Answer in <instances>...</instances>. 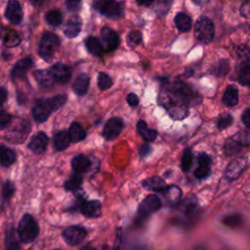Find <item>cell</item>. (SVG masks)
Returning a JSON list of instances; mask_svg holds the SVG:
<instances>
[{"mask_svg":"<svg viewBox=\"0 0 250 250\" xmlns=\"http://www.w3.org/2000/svg\"><path fill=\"white\" fill-rule=\"evenodd\" d=\"M232 120H233V118L229 113H224L219 117L218 122H217V127L220 130L226 129L232 123Z\"/></svg>","mask_w":250,"mask_h":250,"instance_id":"obj_42","label":"cell"},{"mask_svg":"<svg viewBox=\"0 0 250 250\" xmlns=\"http://www.w3.org/2000/svg\"><path fill=\"white\" fill-rule=\"evenodd\" d=\"M151 152V146L149 145H143L140 149V155L142 157L147 156Z\"/></svg>","mask_w":250,"mask_h":250,"instance_id":"obj_51","label":"cell"},{"mask_svg":"<svg viewBox=\"0 0 250 250\" xmlns=\"http://www.w3.org/2000/svg\"><path fill=\"white\" fill-rule=\"evenodd\" d=\"M87 235V231L80 226H70L63 229L62 237L69 245H77L81 243Z\"/></svg>","mask_w":250,"mask_h":250,"instance_id":"obj_7","label":"cell"},{"mask_svg":"<svg viewBox=\"0 0 250 250\" xmlns=\"http://www.w3.org/2000/svg\"><path fill=\"white\" fill-rule=\"evenodd\" d=\"M60 46L59 37L52 32H45L40 38L38 53L46 61L51 60Z\"/></svg>","mask_w":250,"mask_h":250,"instance_id":"obj_3","label":"cell"},{"mask_svg":"<svg viewBox=\"0 0 250 250\" xmlns=\"http://www.w3.org/2000/svg\"><path fill=\"white\" fill-rule=\"evenodd\" d=\"M175 24L180 31L187 32L191 27V19L185 13H178L175 17Z\"/></svg>","mask_w":250,"mask_h":250,"instance_id":"obj_28","label":"cell"},{"mask_svg":"<svg viewBox=\"0 0 250 250\" xmlns=\"http://www.w3.org/2000/svg\"><path fill=\"white\" fill-rule=\"evenodd\" d=\"M48 145V137L44 132L35 134L28 144V148L36 154H41L45 151Z\"/></svg>","mask_w":250,"mask_h":250,"instance_id":"obj_15","label":"cell"},{"mask_svg":"<svg viewBox=\"0 0 250 250\" xmlns=\"http://www.w3.org/2000/svg\"><path fill=\"white\" fill-rule=\"evenodd\" d=\"M240 15L243 18L250 19V0H247L245 3L242 4L240 7Z\"/></svg>","mask_w":250,"mask_h":250,"instance_id":"obj_48","label":"cell"},{"mask_svg":"<svg viewBox=\"0 0 250 250\" xmlns=\"http://www.w3.org/2000/svg\"><path fill=\"white\" fill-rule=\"evenodd\" d=\"M55 250H60V249H55Z\"/></svg>","mask_w":250,"mask_h":250,"instance_id":"obj_59","label":"cell"},{"mask_svg":"<svg viewBox=\"0 0 250 250\" xmlns=\"http://www.w3.org/2000/svg\"><path fill=\"white\" fill-rule=\"evenodd\" d=\"M53 107L48 100H38L32 107V115L36 122L43 123L48 119L51 112L53 111Z\"/></svg>","mask_w":250,"mask_h":250,"instance_id":"obj_8","label":"cell"},{"mask_svg":"<svg viewBox=\"0 0 250 250\" xmlns=\"http://www.w3.org/2000/svg\"><path fill=\"white\" fill-rule=\"evenodd\" d=\"M211 172V158L208 154L202 152L197 157V167L194 171V176L199 179H205Z\"/></svg>","mask_w":250,"mask_h":250,"instance_id":"obj_13","label":"cell"},{"mask_svg":"<svg viewBox=\"0 0 250 250\" xmlns=\"http://www.w3.org/2000/svg\"><path fill=\"white\" fill-rule=\"evenodd\" d=\"M6 18L12 23H19L22 20V9L18 0H9L5 10Z\"/></svg>","mask_w":250,"mask_h":250,"instance_id":"obj_14","label":"cell"},{"mask_svg":"<svg viewBox=\"0 0 250 250\" xmlns=\"http://www.w3.org/2000/svg\"><path fill=\"white\" fill-rule=\"evenodd\" d=\"M14 191H15L14 185L10 181L5 182L4 185H3V188H2V197H3V199L8 200L12 196Z\"/></svg>","mask_w":250,"mask_h":250,"instance_id":"obj_45","label":"cell"},{"mask_svg":"<svg viewBox=\"0 0 250 250\" xmlns=\"http://www.w3.org/2000/svg\"><path fill=\"white\" fill-rule=\"evenodd\" d=\"M51 72L54 76V78L61 82V83H66L68 82V80L70 79V76H71V72H70V69L68 68V66H66L65 64L63 63H61V62H58V63H55L52 67H51Z\"/></svg>","mask_w":250,"mask_h":250,"instance_id":"obj_18","label":"cell"},{"mask_svg":"<svg viewBox=\"0 0 250 250\" xmlns=\"http://www.w3.org/2000/svg\"><path fill=\"white\" fill-rule=\"evenodd\" d=\"M49 102H50L53 109L57 110V109H59L60 107H62L65 104L66 96L65 95H57L55 97L50 98Z\"/></svg>","mask_w":250,"mask_h":250,"instance_id":"obj_43","label":"cell"},{"mask_svg":"<svg viewBox=\"0 0 250 250\" xmlns=\"http://www.w3.org/2000/svg\"><path fill=\"white\" fill-rule=\"evenodd\" d=\"M80 211L87 218H97L102 214V204L99 200L85 201L80 205Z\"/></svg>","mask_w":250,"mask_h":250,"instance_id":"obj_16","label":"cell"},{"mask_svg":"<svg viewBox=\"0 0 250 250\" xmlns=\"http://www.w3.org/2000/svg\"><path fill=\"white\" fill-rule=\"evenodd\" d=\"M162 206L160 198L156 194H149L144 198L139 207V214L142 217L149 216L150 214L156 212Z\"/></svg>","mask_w":250,"mask_h":250,"instance_id":"obj_9","label":"cell"},{"mask_svg":"<svg viewBox=\"0 0 250 250\" xmlns=\"http://www.w3.org/2000/svg\"><path fill=\"white\" fill-rule=\"evenodd\" d=\"M159 102L174 119H183L188 114V103L176 89L173 92L162 91L159 95Z\"/></svg>","mask_w":250,"mask_h":250,"instance_id":"obj_1","label":"cell"},{"mask_svg":"<svg viewBox=\"0 0 250 250\" xmlns=\"http://www.w3.org/2000/svg\"><path fill=\"white\" fill-rule=\"evenodd\" d=\"M192 152L190 148H186L181 158V168L184 172H188L192 165Z\"/></svg>","mask_w":250,"mask_h":250,"instance_id":"obj_38","label":"cell"},{"mask_svg":"<svg viewBox=\"0 0 250 250\" xmlns=\"http://www.w3.org/2000/svg\"><path fill=\"white\" fill-rule=\"evenodd\" d=\"M127 103L131 105V106H137L139 104V98L136 94L134 93H130L128 96H127Z\"/></svg>","mask_w":250,"mask_h":250,"instance_id":"obj_50","label":"cell"},{"mask_svg":"<svg viewBox=\"0 0 250 250\" xmlns=\"http://www.w3.org/2000/svg\"><path fill=\"white\" fill-rule=\"evenodd\" d=\"M45 18H46V21L52 26H58L59 24H61L62 20V16L59 10L49 11L46 14Z\"/></svg>","mask_w":250,"mask_h":250,"instance_id":"obj_37","label":"cell"},{"mask_svg":"<svg viewBox=\"0 0 250 250\" xmlns=\"http://www.w3.org/2000/svg\"><path fill=\"white\" fill-rule=\"evenodd\" d=\"M123 127H124V123L122 119L118 117L110 118L106 121V123L104 126L103 136L104 137L105 140H113L120 134Z\"/></svg>","mask_w":250,"mask_h":250,"instance_id":"obj_10","label":"cell"},{"mask_svg":"<svg viewBox=\"0 0 250 250\" xmlns=\"http://www.w3.org/2000/svg\"><path fill=\"white\" fill-rule=\"evenodd\" d=\"M136 1L139 5H142V6H148L152 3V0H136Z\"/></svg>","mask_w":250,"mask_h":250,"instance_id":"obj_52","label":"cell"},{"mask_svg":"<svg viewBox=\"0 0 250 250\" xmlns=\"http://www.w3.org/2000/svg\"><path fill=\"white\" fill-rule=\"evenodd\" d=\"M65 5L68 11L77 12L81 8V0H65Z\"/></svg>","mask_w":250,"mask_h":250,"instance_id":"obj_46","label":"cell"},{"mask_svg":"<svg viewBox=\"0 0 250 250\" xmlns=\"http://www.w3.org/2000/svg\"><path fill=\"white\" fill-rule=\"evenodd\" d=\"M238 81L243 86H250V62H242L238 69Z\"/></svg>","mask_w":250,"mask_h":250,"instance_id":"obj_33","label":"cell"},{"mask_svg":"<svg viewBox=\"0 0 250 250\" xmlns=\"http://www.w3.org/2000/svg\"><path fill=\"white\" fill-rule=\"evenodd\" d=\"M215 34V27L213 21L207 17H200L194 27L195 38L204 44H208L212 41Z\"/></svg>","mask_w":250,"mask_h":250,"instance_id":"obj_4","label":"cell"},{"mask_svg":"<svg viewBox=\"0 0 250 250\" xmlns=\"http://www.w3.org/2000/svg\"><path fill=\"white\" fill-rule=\"evenodd\" d=\"M33 64V60L30 57L24 58L20 60L14 66L12 70V77L13 79L21 78L25 75L26 71L30 68V66Z\"/></svg>","mask_w":250,"mask_h":250,"instance_id":"obj_19","label":"cell"},{"mask_svg":"<svg viewBox=\"0 0 250 250\" xmlns=\"http://www.w3.org/2000/svg\"><path fill=\"white\" fill-rule=\"evenodd\" d=\"M196 3H198V4H204V3H206L208 0H194Z\"/></svg>","mask_w":250,"mask_h":250,"instance_id":"obj_57","label":"cell"},{"mask_svg":"<svg viewBox=\"0 0 250 250\" xmlns=\"http://www.w3.org/2000/svg\"><path fill=\"white\" fill-rule=\"evenodd\" d=\"M90 165H91V162L89 158L84 154L75 155L71 160V168L77 174L86 172L89 169Z\"/></svg>","mask_w":250,"mask_h":250,"instance_id":"obj_23","label":"cell"},{"mask_svg":"<svg viewBox=\"0 0 250 250\" xmlns=\"http://www.w3.org/2000/svg\"><path fill=\"white\" fill-rule=\"evenodd\" d=\"M248 165V158L247 156H239L232 160L226 169L225 177L229 181L236 180L245 170Z\"/></svg>","mask_w":250,"mask_h":250,"instance_id":"obj_6","label":"cell"},{"mask_svg":"<svg viewBox=\"0 0 250 250\" xmlns=\"http://www.w3.org/2000/svg\"><path fill=\"white\" fill-rule=\"evenodd\" d=\"M93 7L97 12L110 19H118L123 13L122 6L115 0H94Z\"/></svg>","mask_w":250,"mask_h":250,"instance_id":"obj_5","label":"cell"},{"mask_svg":"<svg viewBox=\"0 0 250 250\" xmlns=\"http://www.w3.org/2000/svg\"><path fill=\"white\" fill-rule=\"evenodd\" d=\"M3 42L7 47H15L20 43V37L13 30H8L3 35Z\"/></svg>","mask_w":250,"mask_h":250,"instance_id":"obj_39","label":"cell"},{"mask_svg":"<svg viewBox=\"0 0 250 250\" xmlns=\"http://www.w3.org/2000/svg\"><path fill=\"white\" fill-rule=\"evenodd\" d=\"M112 85V79L111 77L106 74L105 72H100L98 75V86L100 90L104 91L108 89Z\"/></svg>","mask_w":250,"mask_h":250,"instance_id":"obj_40","label":"cell"},{"mask_svg":"<svg viewBox=\"0 0 250 250\" xmlns=\"http://www.w3.org/2000/svg\"><path fill=\"white\" fill-rule=\"evenodd\" d=\"M248 28H249V30H250V23L248 24Z\"/></svg>","mask_w":250,"mask_h":250,"instance_id":"obj_58","label":"cell"},{"mask_svg":"<svg viewBox=\"0 0 250 250\" xmlns=\"http://www.w3.org/2000/svg\"><path fill=\"white\" fill-rule=\"evenodd\" d=\"M179 211L184 213L186 217H194V215L197 212V202L196 199L193 197H189L185 199L184 202L178 205Z\"/></svg>","mask_w":250,"mask_h":250,"instance_id":"obj_24","label":"cell"},{"mask_svg":"<svg viewBox=\"0 0 250 250\" xmlns=\"http://www.w3.org/2000/svg\"><path fill=\"white\" fill-rule=\"evenodd\" d=\"M222 223L227 226V227H229V228H235V227H238L241 225L242 223V217L240 214H229V215H227L225 216L223 219H222Z\"/></svg>","mask_w":250,"mask_h":250,"instance_id":"obj_36","label":"cell"},{"mask_svg":"<svg viewBox=\"0 0 250 250\" xmlns=\"http://www.w3.org/2000/svg\"><path fill=\"white\" fill-rule=\"evenodd\" d=\"M237 55L242 62H250V48L247 45H240L237 50Z\"/></svg>","mask_w":250,"mask_h":250,"instance_id":"obj_44","label":"cell"},{"mask_svg":"<svg viewBox=\"0 0 250 250\" xmlns=\"http://www.w3.org/2000/svg\"><path fill=\"white\" fill-rule=\"evenodd\" d=\"M163 194L169 203H177L182 195V190L177 186H170L165 188Z\"/></svg>","mask_w":250,"mask_h":250,"instance_id":"obj_32","label":"cell"},{"mask_svg":"<svg viewBox=\"0 0 250 250\" xmlns=\"http://www.w3.org/2000/svg\"><path fill=\"white\" fill-rule=\"evenodd\" d=\"M11 121V116L4 110H1L0 113V127L1 129H5L6 126H8V124Z\"/></svg>","mask_w":250,"mask_h":250,"instance_id":"obj_47","label":"cell"},{"mask_svg":"<svg viewBox=\"0 0 250 250\" xmlns=\"http://www.w3.org/2000/svg\"><path fill=\"white\" fill-rule=\"evenodd\" d=\"M70 142H71V139L68 131H65V130L59 131L54 136V146L57 150L65 149L70 144Z\"/></svg>","mask_w":250,"mask_h":250,"instance_id":"obj_26","label":"cell"},{"mask_svg":"<svg viewBox=\"0 0 250 250\" xmlns=\"http://www.w3.org/2000/svg\"><path fill=\"white\" fill-rule=\"evenodd\" d=\"M103 47L107 51L114 50L119 44V36L111 28L104 26L101 31Z\"/></svg>","mask_w":250,"mask_h":250,"instance_id":"obj_12","label":"cell"},{"mask_svg":"<svg viewBox=\"0 0 250 250\" xmlns=\"http://www.w3.org/2000/svg\"><path fill=\"white\" fill-rule=\"evenodd\" d=\"M1 98H2V104H4L7 99V91L4 87H1Z\"/></svg>","mask_w":250,"mask_h":250,"instance_id":"obj_53","label":"cell"},{"mask_svg":"<svg viewBox=\"0 0 250 250\" xmlns=\"http://www.w3.org/2000/svg\"><path fill=\"white\" fill-rule=\"evenodd\" d=\"M33 76L37 81L38 85L43 88H50L54 84V76L51 70L47 69H37L33 72Z\"/></svg>","mask_w":250,"mask_h":250,"instance_id":"obj_20","label":"cell"},{"mask_svg":"<svg viewBox=\"0 0 250 250\" xmlns=\"http://www.w3.org/2000/svg\"><path fill=\"white\" fill-rule=\"evenodd\" d=\"M137 129L139 134L143 137V139L146 142H151L156 139L157 132L154 129H150L147 127L146 123L144 120H140L137 124Z\"/></svg>","mask_w":250,"mask_h":250,"instance_id":"obj_27","label":"cell"},{"mask_svg":"<svg viewBox=\"0 0 250 250\" xmlns=\"http://www.w3.org/2000/svg\"><path fill=\"white\" fill-rule=\"evenodd\" d=\"M241 120H242V123L245 127L247 128H250V106L247 107L243 113H242V116H241Z\"/></svg>","mask_w":250,"mask_h":250,"instance_id":"obj_49","label":"cell"},{"mask_svg":"<svg viewBox=\"0 0 250 250\" xmlns=\"http://www.w3.org/2000/svg\"><path fill=\"white\" fill-rule=\"evenodd\" d=\"M80 250H96V249L94 247H92V246H84Z\"/></svg>","mask_w":250,"mask_h":250,"instance_id":"obj_54","label":"cell"},{"mask_svg":"<svg viewBox=\"0 0 250 250\" xmlns=\"http://www.w3.org/2000/svg\"><path fill=\"white\" fill-rule=\"evenodd\" d=\"M246 146V138L245 136H235L229 138L226 141L224 146L225 153L229 156H232L237 154L244 146Z\"/></svg>","mask_w":250,"mask_h":250,"instance_id":"obj_11","label":"cell"},{"mask_svg":"<svg viewBox=\"0 0 250 250\" xmlns=\"http://www.w3.org/2000/svg\"><path fill=\"white\" fill-rule=\"evenodd\" d=\"M142 185L146 189L157 191V192H163L165 190V188H167L164 180L158 176H154V177L146 179Z\"/></svg>","mask_w":250,"mask_h":250,"instance_id":"obj_22","label":"cell"},{"mask_svg":"<svg viewBox=\"0 0 250 250\" xmlns=\"http://www.w3.org/2000/svg\"><path fill=\"white\" fill-rule=\"evenodd\" d=\"M0 156H1V165L3 167H9L16 161V153L14 152V150L5 146L4 145L1 146Z\"/></svg>","mask_w":250,"mask_h":250,"instance_id":"obj_29","label":"cell"},{"mask_svg":"<svg viewBox=\"0 0 250 250\" xmlns=\"http://www.w3.org/2000/svg\"><path fill=\"white\" fill-rule=\"evenodd\" d=\"M18 234L21 242L30 243L39 234V227L34 218L29 214H24L18 226Z\"/></svg>","mask_w":250,"mask_h":250,"instance_id":"obj_2","label":"cell"},{"mask_svg":"<svg viewBox=\"0 0 250 250\" xmlns=\"http://www.w3.org/2000/svg\"><path fill=\"white\" fill-rule=\"evenodd\" d=\"M193 250H207L203 245H198V246H196Z\"/></svg>","mask_w":250,"mask_h":250,"instance_id":"obj_55","label":"cell"},{"mask_svg":"<svg viewBox=\"0 0 250 250\" xmlns=\"http://www.w3.org/2000/svg\"><path fill=\"white\" fill-rule=\"evenodd\" d=\"M68 133L71 139V142L73 143H77V142H81L82 140L85 139L86 137V132L83 129V127L77 123V122H73L69 129H68Z\"/></svg>","mask_w":250,"mask_h":250,"instance_id":"obj_30","label":"cell"},{"mask_svg":"<svg viewBox=\"0 0 250 250\" xmlns=\"http://www.w3.org/2000/svg\"><path fill=\"white\" fill-rule=\"evenodd\" d=\"M4 250H20V244L15 237L13 229H10L9 230H7Z\"/></svg>","mask_w":250,"mask_h":250,"instance_id":"obj_34","label":"cell"},{"mask_svg":"<svg viewBox=\"0 0 250 250\" xmlns=\"http://www.w3.org/2000/svg\"><path fill=\"white\" fill-rule=\"evenodd\" d=\"M30 1H32L33 3H36V4H39V5H40V4H41L42 2H44L45 0H30Z\"/></svg>","mask_w":250,"mask_h":250,"instance_id":"obj_56","label":"cell"},{"mask_svg":"<svg viewBox=\"0 0 250 250\" xmlns=\"http://www.w3.org/2000/svg\"><path fill=\"white\" fill-rule=\"evenodd\" d=\"M127 42L131 47H136L140 45L142 42V33L138 30L131 31L127 36Z\"/></svg>","mask_w":250,"mask_h":250,"instance_id":"obj_41","label":"cell"},{"mask_svg":"<svg viewBox=\"0 0 250 250\" xmlns=\"http://www.w3.org/2000/svg\"><path fill=\"white\" fill-rule=\"evenodd\" d=\"M82 21L78 16H72L64 25L63 33L68 38L76 37L81 31Z\"/></svg>","mask_w":250,"mask_h":250,"instance_id":"obj_17","label":"cell"},{"mask_svg":"<svg viewBox=\"0 0 250 250\" xmlns=\"http://www.w3.org/2000/svg\"><path fill=\"white\" fill-rule=\"evenodd\" d=\"M82 184V177L80 174H73L65 183H64V188L68 191H74L77 190Z\"/></svg>","mask_w":250,"mask_h":250,"instance_id":"obj_35","label":"cell"},{"mask_svg":"<svg viewBox=\"0 0 250 250\" xmlns=\"http://www.w3.org/2000/svg\"><path fill=\"white\" fill-rule=\"evenodd\" d=\"M89 88V77L85 73H81L76 77L72 84V89L74 93L78 96H83L87 93Z\"/></svg>","mask_w":250,"mask_h":250,"instance_id":"obj_25","label":"cell"},{"mask_svg":"<svg viewBox=\"0 0 250 250\" xmlns=\"http://www.w3.org/2000/svg\"><path fill=\"white\" fill-rule=\"evenodd\" d=\"M238 90L234 85H229L223 95V103L226 106L232 107L238 104Z\"/></svg>","mask_w":250,"mask_h":250,"instance_id":"obj_21","label":"cell"},{"mask_svg":"<svg viewBox=\"0 0 250 250\" xmlns=\"http://www.w3.org/2000/svg\"><path fill=\"white\" fill-rule=\"evenodd\" d=\"M86 44V48L87 50L95 56H100L103 52V44L101 43V41L93 36H90L86 39L85 41Z\"/></svg>","mask_w":250,"mask_h":250,"instance_id":"obj_31","label":"cell"}]
</instances>
